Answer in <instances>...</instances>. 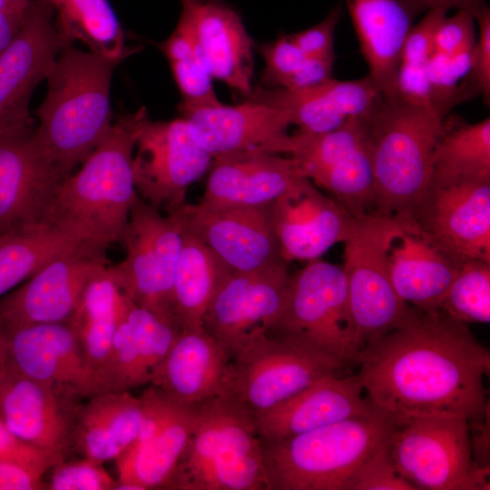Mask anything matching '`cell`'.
Returning a JSON list of instances; mask_svg holds the SVG:
<instances>
[{
  "mask_svg": "<svg viewBox=\"0 0 490 490\" xmlns=\"http://www.w3.org/2000/svg\"><path fill=\"white\" fill-rule=\"evenodd\" d=\"M366 397L391 416H457L469 423L489 414L484 384L490 352L441 310L415 314L367 345L356 363Z\"/></svg>",
  "mask_w": 490,
  "mask_h": 490,
  "instance_id": "cell-1",
  "label": "cell"
},
{
  "mask_svg": "<svg viewBox=\"0 0 490 490\" xmlns=\"http://www.w3.org/2000/svg\"><path fill=\"white\" fill-rule=\"evenodd\" d=\"M145 107L119 115L97 147L61 185L48 225L105 250L120 243L138 193L132 161Z\"/></svg>",
  "mask_w": 490,
  "mask_h": 490,
  "instance_id": "cell-2",
  "label": "cell"
},
{
  "mask_svg": "<svg viewBox=\"0 0 490 490\" xmlns=\"http://www.w3.org/2000/svg\"><path fill=\"white\" fill-rule=\"evenodd\" d=\"M118 63L64 47L47 77V93L36 110L34 142L44 160L64 181L109 132L110 91Z\"/></svg>",
  "mask_w": 490,
  "mask_h": 490,
  "instance_id": "cell-3",
  "label": "cell"
},
{
  "mask_svg": "<svg viewBox=\"0 0 490 490\" xmlns=\"http://www.w3.org/2000/svg\"><path fill=\"white\" fill-rule=\"evenodd\" d=\"M446 113L381 94L367 118L377 214L406 216L431 183Z\"/></svg>",
  "mask_w": 490,
  "mask_h": 490,
  "instance_id": "cell-4",
  "label": "cell"
},
{
  "mask_svg": "<svg viewBox=\"0 0 490 490\" xmlns=\"http://www.w3.org/2000/svg\"><path fill=\"white\" fill-rule=\"evenodd\" d=\"M170 490H268L263 443L251 412L222 394L197 407Z\"/></svg>",
  "mask_w": 490,
  "mask_h": 490,
  "instance_id": "cell-5",
  "label": "cell"
},
{
  "mask_svg": "<svg viewBox=\"0 0 490 490\" xmlns=\"http://www.w3.org/2000/svg\"><path fill=\"white\" fill-rule=\"evenodd\" d=\"M391 426L392 416L377 409L262 442L268 490H348L361 465L387 438Z\"/></svg>",
  "mask_w": 490,
  "mask_h": 490,
  "instance_id": "cell-6",
  "label": "cell"
},
{
  "mask_svg": "<svg viewBox=\"0 0 490 490\" xmlns=\"http://www.w3.org/2000/svg\"><path fill=\"white\" fill-rule=\"evenodd\" d=\"M391 416L392 457L399 474L418 490H489V468L474 465L466 418Z\"/></svg>",
  "mask_w": 490,
  "mask_h": 490,
  "instance_id": "cell-7",
  "label": "cell"
},
{
  "mask_svg": "<svg viewBox=\"0 0 490 490\" xmlns=\"http://www.w3.org/2000/svg\"><path fill=\"white\" fill-rule=\"evenodd\" d=\"M347 366L332 355L259 328L230 358L223 394L255 413L284 401L320 377L341 374Z\"/></svg>",
  "mask_w": 490,
  "mask_h": 490,
  "instance_id": "cell-8",
  "label": "cell"
},
{
  "mask_svg": "<svg viewBox=\"0 0 490 490\" xmlns=\"http://www.w3.org/2000/svg\"><path fill=\"white\" fill-rule=\"evenodd\" d=\"M267 333L287 337L347 365L358 351L342 267L319 259L290 274L281 311Z\"/></svg>",
  "mask_w": 490,
  "mask_h": 490,
  "instance_id": "cell-9",
  "label": "cell"
},
{
  "mask_svg": "<svg viewBox=\"0 0 490 490\" xmlns=\"http://www.w3.org/2000/svg\"><path fill=\"white\" fill-rule=\"evenodd\" d=\"M392 216L371 214L359 220L343 242L342 269L358 354L375 339L400 327L416 310L397 296L389 278L386 246Z\"/></svg>",
  "mask_w": 490,
  "mask_h": 490,
  "instance_id": "cell-10",
  "label": "cell"
},
{
  "mask_svg": "<svg viewBox=\"0 0 490 490\" xmlns=\"http://www.w3.org/2000/svg\"><path fill=\"white\" fill-rule=\"evenodd\" d=\"M120 243L125 258L111 266L120 289L135 304L177 326L172 309L181 247L178 216L162 214L138 195Z\"/></svg>",
  "mask_w": 490,
  "mask_h": 490,
  "instance_id": "cell-11",
  "label": "cell"
},
{
  "mask_svg": "<svg viewBox=\"0 0 490 490\" xmlns=\"http://www.w3.org/2000/svg\"><path fill=\"white\" fill-rule=\"evenodd\" d=\"M367 119L338 129L291 134L289 156L302 173L355 219L376 211L374 173Z\"/></svg>",
  "mask_w": 490,
  "mask_h": 490,
  "instance_id": "cell-12",
  "label": "cell"
},
{
  "mask_svg": "<svg viewBox=\"0 0 490 490\" xmlns=\"http://www.w3.org/2000/svg\"><path fill=\"white\" fill-rule=\"evenodd\" d=\"M212 156L193 138L183 118L142 125L132 168L138 195L165 214L182 208L188 188L210 168Z\"/></svg>",
  "mask_w": 490,
  "mask_h": 490,
  "instance_id": "cell-13",
  "label": "cell"
},
{
  "mask_svg": "<svg viewBox=\"0 0 490 490\" xmlns=\"http://www.w3.org/2000/svg\"><path fill=\"white\" fill-rule=\"evenodd\" d=\"M180 328L135 304L122 289L116 328L108 352L88 377L82 397L132 392L153 382Z\"/></svg>",
  "mask_w": 490,
  "mask_h": 490,
  "instance_id": "cell-14",
  "label": "cell"
},
{
  "mask_svg": "<svg viewBox=\"0 0 490 490\" xmlns=\"http://www.w3.org/2000/svg\"><path fill=\"white\" fill-rule=\"evenodd\" d=\"M144 416L132 444L116 457V490L167 489L192 431L198 407L180 405L147 386Z\"/></svg>",
  "mask_w": 490,
  "mask_h": 490,
  "instance_id": "cell-15",
  "label": "cell"
},
{
  "mask_svg": "<svg viewBox=\"0 0 490 490\" xmlns=\"http://www.w3.org/2000/svg\"><path fill=\"white\" fill-rule=\"evenodd\" d=\"M106 267V250L91 246L52 260L0 298V331L68 321L90 281Z\"/></svg>",
  "mask_w": 490,
  "mask_h": 490,
  "instance_id": "cell-16",
  "label": "cell"
},
{
  "mask_svg": "<svg viewBox=\"0 0 490 490\" xmlns=\"http://www.w3.org/2000/svg\"><path fill=\"white\" fill-rule=\"evenodd\" d=\"M83 398L74 389L27 378L0 360V419L15 436L58 463L74 453L75 417Z\"/></svg>",
  "mask_w": 490,
  "mask_h": 490,
  "instance_id": "cell-17",
  "label": "cell"
},
{
  "mask_svg": "<svg viewBox=\"0 0 490 490\" xmlns=\"http://www.w3.org/2000/svg\"><path fill=\"white\" fill-rule=\"evenodd\" d=\"M406 216L455 258L490 261V181L430 185Z\"/></svg>",
  "mask_w": 490,
  "mask_h": 490,
  "instance_id": "cell-18",
  "label": "cell"
},
{
  "mask_svg": "<svg viewBox=\"0 0 490 490\" xmlns=\"http://www.w3.org/2000/svg\"><path fill=\"white\" fill-rule=\"evenodd\" d=\"M173 214L234 272L263 270L287 263L280 254L270 205L207 207L186 203Z\"/></svg>",
  "mask_w": 490,
  "mask_h": 490,
  "instance_id": "cell-19",
  "label": "cell"
},
{
  "mask_svg": "<svg viewBox=\"0 0 490 490\" xmlns=\"http://www.w3.org/2000/svg\"><path fill=\"white\" fill-rule=\"evenodd\" d=\"M34 126L0 132V237L48 225L63 184L40 154Z\"/></svg>",
  "mask_w": 490,
  "mask_h": 490,
  "instance_id": "cell-20",
  "label": "cell"
},
{
  "mask_svg": "<svg viewBox=\"0 0 490 490\" xmlns=\"http://www.w3.org/2000/svg\"><path fill=\"white\" fill-rule=\"evenodd\" d=\"M64 47L50 5L32 0L20 29L0 53V132L34 125L31 95Z\"/></svg>",
  "mask_w": 490,
  "mask_h": 490,
  "instance_id": "cell-21",
  "label": "cell"
},
{
  "mask_svg": "<svg viewBox=\"0 0 490 490\" xmlns=\"http://www.w3.org/2000/svg\"><path fill=\"white\" fill-rule=\"evenodd\" d=\"M288 263L251 272H230L212 297L203 329L230 358L256 329L268 331L283 307L289 279Z\"/></svg>",
  "mask_w": 490,
  "mask_h": 490,
  "instance_id": "cell-22",
  "label": "cell"
},
{
  "mask_svg": "<svg viewBox=\"0 0 490 490\" xmlns=\"http://www.w3.org/2000/svg\"><path fill=\"white\" fill-rule=\"evenodd\" d=\"M312 184L290 156L235 152L213 158L199 203L207 207L268 206L296 196Z\"/></svg>",
  "mask_w": 490,
  "mask_h": 490,
  "instance_id": "cell-23",
  "label": "cell"
},
{
  "mask_svg": "<svg viewBox=\"0 0 490 490\" xmlns=\"http://www.w3.org/2000/svg\"><path fill=\"white\" fill-rule=\"evenodd\" d=\"M196 142L212 158L243 152L288 154L290 125L274 107L245 99L236 105L180 108Z\"/></svg>",
  "mask_w": 490,
  "mask_h": 490,
  "instance_id": "cell-24",
  "label": "cell"
},
{
  "mask_svg": "<svg viewBox=\"0 0 490 490\" xmlns=\"http://www.w3.org/2000/svg\"><path fill=\"white\" fill-rule=\"evenodd\" d=\"M381 94L367 75L348 81L330 77L298 88L256 85L245 99L276 108L299 131L323 133L367 119Z\"/></svg>",
  "mask_w": 490,
  "mask_h": 490,
  "instance_id": "cell-25",
  "label": "cell"
},
{
  "mask_svg": "<svg viewBox=\"0 0 490 490\" xmlns=\"http://www.w3.org/2000/svg\"><path fill=\"white\" fill-rule=\"evenodd\" d=\"M377 409L366 397L358 374H332L268 409L251 414L260 438L269 443Z\"/></svg>",
  "mask_w": 490,
  "mask_h": 490,
  "instance_id": "cell-26",
  "label": "cell"
},
{
  "mask_svg": "<svg viewBox=\"0 0 490 490\" xmlns=\"http://www.w3.org/2000/svg\"><path fill=\"white\" fill-rule=\"evenodd\" d=\"M386 260L397 296L422 311L438 310L464 262L436 245L407 216H392Z\"/></svg>",
  "mask_w": 490,
  "mask_h": 490,
  "instance_id": "cell-27",
  "label": "cell"
},
{
  "mask_svg": "<svg viewBox=\"0 0 490 490\" xmlns=\"http://www.w3.org/2000/svg\"><path fill=\"white\" fill-rule=\"evenodd\" d=\"M179 20L211 77L247 97L253 87V44L239 13L224 0H181Z\"/></svg>",
  "mask_w": 490,
  "mask_h": 490,
  "instance_id": "cell-28",
  "label": "cell"
},
{
  "mask_svg": "<svg viewBox=\"0 0 490 490\" xmlns=\"http://www.w3.org/2000/svg\"><path fill=\"white\" fill-rule=\"evenodd\" d=\"M0 360L27 378L72 388L81 396L87 379L81 347L68 321L0 331Z\"/></svg>",
  "mask_w": 490,
  "mask_h": 490,
  "instance_id": "cell-29",
  "label": "cell"
},
{
  "mask_svg": "<svg viewBox=\"0 0 490 490\" xmlns=\"http://www.w3.org/2000/svg\"><path fill=\"white\" fill-rule=\"evenodd\" d=\"M282 259H319L356 230L359 220L329 195L312 184L296 196L281 198L270 205Z\"/></svg>",
  "mask_w": 490,
  "mask_h": 490,
  "instance_id": "cell-30",
  "label": "cell"
},
{
  "mask_svg": "<svg viewBox=\"0 0 490 490\" xmlns=\"http://www.w3.org/2000/svg\"><path fill=\"white\" fill-rule=\"evenodd\" d=\"M230 358L204 329H181L152 386L171 400L198 407L222 395Z\"/></svg>",
  "mask_w": 490,
  "mask_h": 490,
  "instance_id": "cell-31",
  "label": "cell"
},
{
  "mask_svg": "<svg viewBox=\"0 0 490 490\" xmlns=\"http://www.w3.org/2000/svg\"><path fill=\"white\" fill-rule=\"evenodd\" d=\"M143 416L142 400L132 392L83 397L75 417L74 453L102 465L115 460L136 437Z\"/></svg>",
  "mask_w": 490,
  "mask_h": 490,
  "instance_id": "cell-32",
  "label": "cell"
},
{
  "mask_svg": "<svg viewBox=\"0 0 490 490\" xmlns=\"http://www.w3.org/2000/svg\"><path fill=\"white\" fill-rule=\"evenodd\" d=\"M368 75L385 96H396L397 74L411 17L397 0H346Z\"/></svg>",
  "mask_w": 490,
  "mask_h": 490,
  "instance_id": "cell-33",
  "label": "cell"
},
{
  "mask_svg": "<svg viewBox=\"0 0 490 490\" xmlns=\"http://www.w3.org/2000/svg\"><path fill=\"white\" fill-rule=\"evenodd\" d=\"M230 272L205 243L181 224L172 309L180 329L202 328V318L212 297Z\"/></svg>",
  "mask_w": 490,
  "mask_h": 490,
  "instance_id": "cell-34",
  "label": "cell"
},
{
  "mask_svg": "<svg viewBox=\"0 0 490 490\" xmlns=\"http://www.w3.org/2000/svg\"><path fill=\"white\" fill-rule=\"evenodd\" d=\"M64 46L74 41L88 51L120 63L135 50L127 46L124 31L108 0H44Z\"/></svg>",
  "mask_w": 490,
  "mask_h": 490,
  "instance_id": "cell-35",
  "label": "cell"
},
{
  "mask_svg": "<svg viewBox=\"0 0 490 490\" xmlns=\"http://www.w3.org/2000/svg\"><path fill=\"white\" fill-rule=\"evenodd\" d=\"M490 181V119L445 120L432 160L430 185Z\"/></svg>",
  "mask_w": 490,
  "mask_h": 490,
  "instance_id": "cell-36",
  "label": "cell"
},
{
  "mask_svg": "<svg viewBox=\"0 0 490 490\" xmlns=\"http://www.w3.org/2000/svg\"><path fill=\"white\" fill-rule=\"evenodd\" d=\"M120 298L121 289L108 266L90 281L68 320L81 347L87 379L103 363L111 346L118 321Z\"/></svg>",
  "mask_w": 490,
  "mask_h": 490,
  "instance_id": "cell-37",
  "label": "cell"
},
{
  "mask_svg": "<svg viewBox=\"0 0 490 490\" xmlns=\"http://www.w3.org/2000/svg\"><path fill=\"white\" fill-rule=\"evenodd\" d=\"M84 246L91 245L53 226L0 237V298L52 260Z\"/></svg>",
  "mask_w": 490,
  "mask_h": 490,
  "instance_id": "cell-38",
  "label": "cell"
},
{
  "mask_svg": "<svg viewBox=\"0 0 490 490\" xmlns=\"http://www.w3.org/2000/svg\"><path fill=\"white\" fill-rule=\"evenodd\" d=\"M161 49L182 97L180 108L220 103L214 92L213 78L183 22L178 21L171 35L161 44Z\"/></svg>",
  "mask_w": 490,
  "mask_h": 490,
  "instance_id": "cell-39",
  "label": "cell"
},
{
  "mask_svg": "<svg viewBox=\"0 0 490 490\" xmlns=\"http://www.w3.org/2000/svg\"><path fill=\"white\" fill-rule=\"evenodd\" d=\"M446 14V11L442 9L429 10L417 24L411 26L400 53L397 74V97L414 103L432 105L427 67L434 52L433 37L436 28Z\"/></svg>",
  "mask_w": 490,
  "mask_h": 490,
  "instance_id": "cell-40",
  "label": "cell"
},
{
  "mask_svg": "<svg viewBox=\"0 0 490 490\" xmlns=\"http://www.w3.org/2000/svg\"><path fill=\"white\" fill-rule=\"evenodd\" d=\"M260 52L264 60L260 80L263 87H304L332 77L334 62L306 55L289 34L260 45Z\"/></svg>",
  "mask_w": 490,
  "mask_h": 490,
  "instance_id": "cell-41",
  "label": "cell"
},
{
  "mask_svg": "<svg viewBox=\"0 0 490 490\" xmlns=\"http://www.w3.org/2000/svg\"><path fill=\"white\" fill-rule=\"evenodd\" d=\"M439 310L464 324L490 322V261L465 260Z\"/></svg>",
  "mask_w": 490,
  "mask_h": 490,
  "instance_id": "cell-42",
  "label": "cell"
},
{
  "mask_svg": "<svg viewBox=\"0 0 490 490\" xmlns=\"http://www.w3.org/2000/svg\"><path fill=\"white\" fill-rule=\"evenodd\" d=\"M473 47L451 55L433 52L430 57L427 67L430 101L446 114L454 105L467 98L458 83L468 76Z\"/></svg>",
  "mask_w": 490,
  "mask_h": 490,
  "instance_id": "cell-43",
  "label": "cell"
},
{
  "mask_svg": "<svg viewBox=\"0 0 490 490\" xmlns=\"http://www.w3.org/2000/svg\"><path fill=\"white\" fill-rule=\"evenodd\" d=\"M47 490H116L113 479L103 467L85 457L64 460L49 470Z\"/></svg>",
  "mask_w": 490,
  "mask_h": 490,
  "instance_id": "cell-44",
  "label": "cell"
},
{
  "mask_svg": "<svg viewBox=\"0 0 490 490\" xmlns=\"http://www.w3.org/2000/svg\"><path fill=\"white\" fill-rule=\"evenodd\" d=\"M348 490H418L398 472L387 438L366 459L352 478Z\"/></svg>",
  "mask_w": 490,
  "mask_h": 490,
  "instance_id": "cell-45",
  "label": "cell"
},
{
  "mask_svg": "<svg viewBox=\"0 0 490 490\" xmlns=\"http://www.w3.org/2000/svg\"><path fill=\"white\" fill-rule=\"evenodd\" d=\"M479 25V37L473 47L470 71L466 85L474 95L481 94L485 103L490 100V9L485 5L475 12Z\"/></svg>",
  "mask_w": 490,
  "mask_h": 490,
  "instance_id": "cell-46",
  "label": "cell"
},
{
  "mask_svg": "<svg viewBox=\"0 0 490 490\" xmlns=\"http://www.w3.org/2000/svg\"><path fill=\"white\" fill-rule=\"evenodd\" d=\"M475 15L467 10H457L451 17L445 16L436 28L434 52L451 55L475 45Z\"/></svg>",
  "mask_w": 490,
  "mask_h": 490,
  "instance_id": "cell-47",
  "label": "cell"
},
{
  "mask_svg": "<svg viewBox=\"0 0 490 490\" xmlns=\"http://www.w3.org/2000/svg\"><path fill=\"white\" fill-rule=\"evenodd\" d=\"M340 14L341 8L337 5L317 24L303 31L290 34L289 36L306 55L335 62L334 34Z\"/></svg>",
  "mask_w": 490,
  "mask_h": 490,
  "instance_id": "cell-48",
  "label": "cell"
},
{
  "mask_svg": "<svg viewBox=\"0 0 490 490\" xmlns=\"http://www.w3.org/2000/svg\"><path fill=\"white\" fill-rule=\"evenodd\" d=\"M0 459L16 461L49 472L58 464L51 455L15 436L0 419Z\"/></svg>",
  "mask_w": 490,
  "mask_h": 490,
  "instance_id": "cell-49",
  "label": "cell"
},
{
  "mask_svg": "<svg viewBox=\"0 0 490 490\" xmlns=\"http://www.w3.org/2000/svg\"><path fill=\"white\" fill-rule=\"evenodd\" d=\"M413 19L421 13L433 9L448 11L451 8L467 10L474 15L485 4V0H397Z\"/></svg>",
  "mask_w": 490,
  "mask_h": 490,
  "instance_id": "cell-50",
  "label": "cell"
},
{
  "mask_svg": "<svg viewBox=\"0 0 490 490\" xmlns=\"http://www.w3.org/2000/svg\"><path fill=\"white\" fill-rule=\"evenodd\" d=\"M470 443L474 465L476 468L489 466V414L480 422L469 423Z\"/></svg>",
  "mask_w": 490,
  "mask_h": 490,
  "instance_id": "cell-51",
  "label": "cell"
},
{
  "mask_svg": "<svg viewBox=\"0 0 490 490\" xmlns=\"http://www.w3.org/2000/svg\"><path fill=\"white\" fill-rule=\"evenodd\" d=\"M25 14L0 13V53L7 46L20 29Z\"/></svg>",
  "mask_w": 490,
  "mask_h": 490,
  "instance_id": "cell-52",
  "label": "cell"
},
{
  "mask_svg": "<svg viewBox=\"0 0 490 490\" xmlns=\"http://www.w3.org/2000/svg\"><path fill=\"white\" fill-rule=\"evenodd\" d=\"M32 0H0V13H26Z\"/></svg>",
  "mask_w": 490,
  "mask_h": 490,
  "instance_id": "cell-53",
  "label": "cell"
}]
</instances>
